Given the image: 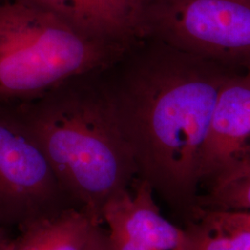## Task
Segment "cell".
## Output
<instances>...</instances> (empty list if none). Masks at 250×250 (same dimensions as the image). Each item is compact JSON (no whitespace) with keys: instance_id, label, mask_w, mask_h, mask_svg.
<instances>
[{"instance_id":"cell-13","label":"cell","mask_w":250,"mask_h":250,"mask_svg":"<svg viewBox=\"0 0 250 250\" xmlns=\"http://www.w3.org/2000/svg\"><path fill=\"white\" fill-rule=\"evenodd\" d=\"M87 250H110L107 242V232L102 225L97 226L91 236Z\"/></svg>"},{"instance_id":"cell-7","label":"cell","mask_w":250,"mask_h":250,"mask_svg":"<svg viewBox=\"0 0 250 250\" xmlns=\"http://www.w3.org/2000/svg\"><path fill=\"white\" fill-rule=\"evenodd\" d=\"M250 162V67L225 82L215 102L200 163V184Z\"/></svg>"},{"instance_id":"cell-12","label":"cell","mask_w":250,"mask_h":250,"mask_svg":"<svg viewBox=\"0 0 250 250\" xmlns=\"http://www.w3.org/2000/svg\"><path fill=\"white\" fill-rule=\"evenodd\" d=\"M191 213L194 222L209 228L250 232V211L211 210L194 208Z\"/></svg>"},{"instance_id":"cell-6","label":"cell","mask_w":250,"mask_h":250,"mask_svg":"<svg viewBox=\"0 0 250 250\" xmlns=\"http://www.w3.org/2000/svg\"><path fill=\"white\" fill-rule=\"evenodd\" d=\"M154 193L151 186L138 177L107 203L103 224L110 250H188L187 228L161 214Z\"/></svg>"},{"instance_id":"cell-14","label":"cell","mask_w":250,"mask_h":250,"mask_svg":"<svg viewBox=\"0 0 250 250\" xmlns=\"http://www.w3.org/2000/svg\"><path fill=\"white\" fill-rule=\"evenodd\" d=\"M13 237H10L0 220V250H11Z\"/></svg>"},{"instance_id":"cell-9","label":"cell","mask_w":250,"mask_h":250,"mask_svg":"<svg viewBox=\"0 0 250 250\" xmlns=\"http://www.w3.org/2000/svg\"><path fill=\"white\" fill-rule=\"evenodd\" d=\"M99 226L80 208H65L21 224L11 250H87Z\"/></svg>"},{"instance_id":"cell-2","label":"cell","mask_w":250,"mask_h":250,"mask_svg":"<svg viewBox=\"0 0 250 250\" xmlns=\"http://www.w3.org/2000/svg\"><path fill=\"white\" fill-rule=\"evenodd\" d=\"M0 106L34 134L63 193L102 225L105 207L132 187L138 170L98 71L72 77L34 99Z\"/></svg>"},{"instance_id":"cell-11","label":"cell","mask_w":250,"mask_h":250,"mask_svg":"<svg viewBox=\"0 0 250 250\" xmlns=\"http://www.w3.org/2000/svg\"><path fill=\"white\" fill-rule=\"evenodd\" d=\"M187 230L188 250H250V232L214 229L196 222Z\"/></svg>"},{"instance_id":"cell-3","label":"cell","mask_w":250,"mask_h":250,"mask_svg":"<svg viewBox=\"0 0 250 250\" xmlns=\"http://www.w3.org/2000/svg\"><path fill=\"white\" fill-rule=\"evenodd\" d=\"M127 46L87 37L33 0L0 1V105L97 72Z\"/></svg>"},{"instance_id":"cell-4","label":"cell","mask_w":250,"mask_h":250,"mask_svg":"<svg viewBox=\"0 0 250 250\" xmlns=\"http://www.w3.org/2000/svg\"><path fill=\"white\" fill-rule=\"evenodd\" d=\"M139 31L237 70L250 67V0H141Z\"/></svg>"},{"instance_id":"cell-8","label":"cell","mask_w":250,"mask_h":250,"mask_svg":"<svg viewBox=\"0 0 250 250\" xmlns=\"http://www.w3.org/2000/svg\"><path fill=\"white\" fill-rule=\"evenodd\" d=\"M33 1L92 39L129 45L140 37V0Z\"/></svg>"},{"instance_id":"cell-5","label":"cell","mask_w":250,"mask_h":250,"mask_svg":"<svg viewBox=\"0 0 250 250\" xmlns=\"http://www.w3.org/2000/svg\"><path fill=\"white\" fill-rule=\"evenodd\" d=\"M62 193L34 134L9 108L0 106V220L19 219L22 224L45 214Z\"/></svg>"},{"instance_id":"cell-1","label":"cell","mask_w":250,"mask_h":250,"mask_svg":"<svg viewBox=\"0 0 250 250\" xmlns=\"http://www.w3.org/2000/svg\"><path fill=\"white\" fill-rule=\"evenodd\" d=\"M241 70L139 37L98 71L138 177L191 210L215 102Z\"/></svg>"},{"instance_id":"cell-10","label":"cell","mask_w":250,"mask_h":250,"mask_svg":"<svg viewBox=\"0 0 250 250\" xmlns=\"http://www.w3.org/2000/svg\"><path fill=\"white\" fill-rule=\"evenodd\" d=\"M193 208L250 211V162L209 182L208 191L197 196Z\"/></svg>"},{"instance_id":"cell-15","label":"cell","mask_w":250,"mask_h":250,"mask_svg":"<svg viewBox=\"0 0 250 250\" xmlns=\"http://www.w3.org/2000/svg\"><path fill=\"white\" fill-rule=\"evenodd\" d=\"M140 1H141V0H140Z\"/></svg>"}]
</instances>
